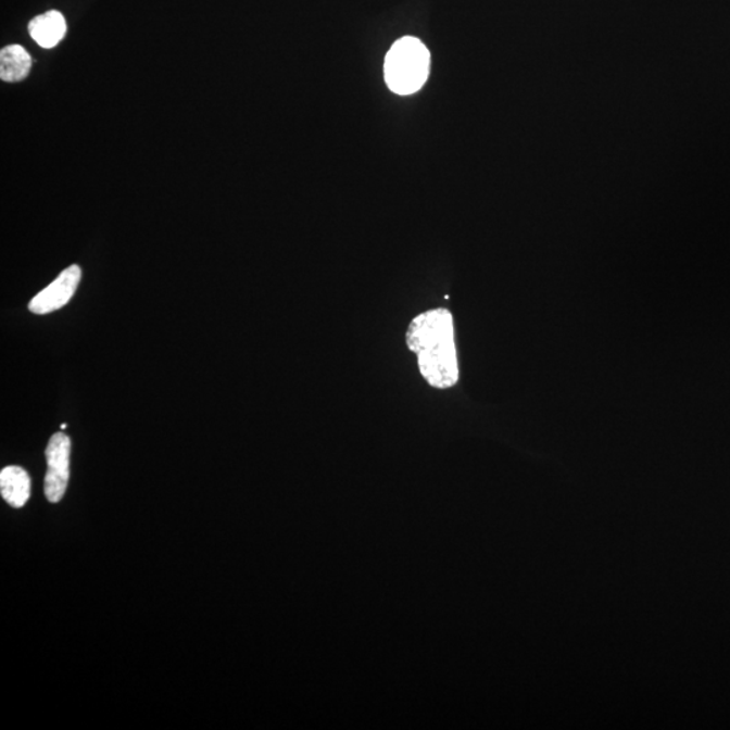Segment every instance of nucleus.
<instances>
[{
	"label": "nucleus",
	"mask_w": 730,
	"mask_h": 730,
	"mask_svg": "<svg viewBox=\"0 0 730 730\" xmlns=\"http://www.w3.org/2000/svg\"><path fill=\"white\" fill-rule=\"evenodd\" d=\"M81 279V269L79 265H71L58 276L53 284L49 285L41 292L33 298L29 303L32 313L43 315L64 307L74 297L77 286Z\"/></svg>",
	"instance_id": "obj_4"
},
{
	"label": "nucleus",
	"mask_w": 730,
	"mask_h": 730,
	"mask_svg": "<svg viewBox=\"0 0 730 730\" xmlns=\"http://www.w3.org/2000/svg\"><path fill=\"white\" fill-rule=\"evenodd\" d=\"M430 70L429 49L416 37H403L391 47L385 61L387 86L400 96L421 90Z\"/></svg>",
	"instance_id": "obj_2"
},
{
	"label": "nucleus",
	"mask_w": 730,
	"mask_h": 730,
	"mask_svg": "<svg viewBox=\"0 0 730 730\" xmlns=\"http://www.w3.org/2000/svg\"><path fill=\"white\" fill-rule=\"evenodd\" d=\"M32 68V58L21 46H9L0 51V77L16 83L26 79Z\"/></svg>",
	"instance_id": "obj_7"
},
{
	"label": "nucleus",
	"mask_w": 730,
	"mask_h": 730,
	"mask_svg": "<svg viewBox=\"0 0 730 730\" xmlns=\"http://www.w3.org/2000/svg\"><path fill=\"white\" fill-rule=\"evenodd\" d=\"M29 33L38 46L51 49L63 41L66 33V22L60 11L51 10L35 16L29 24Z\"/></svg>",
	"instance_id": "obj_5"
},
{
	"label": "nucleus",
	"mask_w": 730,
	"mask_h": 730,
	"mask_svg": "<svg viewBox=\"0 0 730 730\" xmlns=\"http://www.w3.org/2000/svg\"><path fill=\"white\" fill-rule=\"evenodd\" d=\"M406 344L416 353L426 383L439 390L457 383L461 373L450 310L433 309L417 315L406 331Z\"/></svg>",
	"instance_id": "obj_1"
},
{
	"label": "nucleus",
	"mask_w": 730,
	"mask_h": 730,
	"mask_svg": "<svg viewBox=\"0 0 730 730\" xmlns=\"http://www.w3.org/2000/svg\"><path fill=\"white\" fill-rule=\"evenodd\" d=\"M0 492L10 506L20 508L30 498V477L24 468L10 466L0 473Z\"/></svg>",
	"instance_id": "obj_6"
},
{
	"label": "nucleus",
	"mask_w": 730,
	"mask_h": 730,
	"mask_svg": "<svg viewBox=\"0 0 730 730\" xmlns=\"http://www.w3.org/2000/svg\"><path fill=\"white\" fill-rule=\"evenodd\" d=\"M48 473L46 477V495L47 500L52 503H58L63 500V496L68 487L70 480V456H71V440L70 437L59 431L49 440L47 448Z\"/></svg>",
	"instance_id": "obj_3"
}]
</instances>
